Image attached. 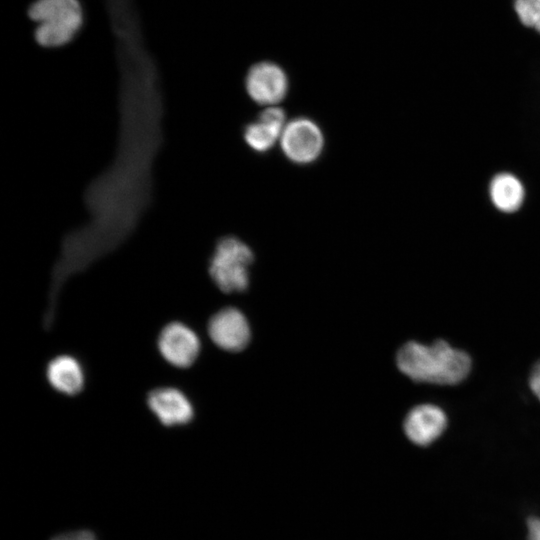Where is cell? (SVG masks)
Masks as SVG:
<instances>
[{
  "label": "cell",
  "mask_w": 540,
  "mask_h": 540,
  "mask_svg": "<svg viewBox=\"0 0 540 540\" xmlns=\"http://www.w3.org/2000/svg\"><path fill=\"white\" fill-rule=\"evenodd\" d=\"M119 131L109 166L87 186V221L70 231L53 266L50 292L60 294L72 275L117 249L150 205L153 166L163 141V100L157 66L143 40L116 45Z\"/></svg>",
  "instance_id": "obj_1"
},
{
  "label": "cell",
  "mask_w": 540,
  "mask_h": 540,
  "mask_svg": "<svg viewBox=\"0 0 540 540\" xmlns=\"http://www.w3.org/2000/svg\"><path fill=\"white\" fill-rule=\"evenodd\" d=\"M397 366L402 373L417 382L452 385L469 373V356L438 340L432 345L408 342L397 353Z\"/></svg>",
  "instance_id": "obj_2"
},
{
  "label": "cell",
  "mask_w": 540,
  "mask_h": 540,
  "mask_svg": "<svg viewBox=\"0 0 540 540\" xmlns=\"http://www.w3.org/2000/svg\"><path fill=\"white\" fill-rule=\"evenodd\" d=\"M34 41L47 49L70 44L84 28L86 13L81 0H34L26 10Z\"/></svg>",
  "instance_id": "obj_3"
},
{
  "label": "cell",
  "mask_w": 540,
  "mask_h": 540,
  "mask_svg": "<svg viewBox=\"0 0 540 540\" xmlns=\"http://www.w3.org/2000/svg\"><path fill=\"white\" fill-rule=\"evenodd\" d=\"M252 261L253 253L244 242L233 236L224 237L216 244L209 274L221 291L240 292L248 286V268Z\"/></svg>",
  "instance_id": "obj_4"
},
{
  "label": "cell",
  "mask_w": 540,
  "mask_h": 540,
  "mask_svg": "<svg viewBox=\"0 0 540 540\" xmlns=\"http://www.w3.org/2000/svg\"><path fill=\"white\" fill-rule=\"evenodd\" d=\"M323 144V134L318 125L304 117L290 121L281 134L285 156L297 164L315 161L321 154Z\"/></svg>",
  "instance_id": "obj_5"
},
{
  "label": "cell",
  "mask_w": 540,
  "mask_h": 540,
  "mask_svg": "<svg viewBox=\"0 0 540 540\" xmlns=\"http://www.w3.org/2000/svg\"><path fill=\"white\" fill-rule=\"evenodd\" d=\"M157 345L162 357L178 368L191 366L200 352L198 336L189 327L179 322L169 323L162 329Z\"/></svg>",
  "instance_id": "obj_6"
},
{
  "label": "cell",
  "mask_w": 540,
  "mask_h": 540,
  "mask_svg": "<svg viewBox=\"0 0 540 540\" xmlns=\"http://www.w3.org/2000/svg\"><path fill=\"white\" fill-rule=\"evenodd\" d=\"M249 96L259 104H276L287 94L288 79L281 67L272 62L253 65L246 76Z\"/></svg>",
  "instance_id": "obj_7"
},
{
  "label": "cell",
  "mask_w": 540,
  "mask_h": 540,
  "mask_svg": "<svg viewBox=\"0 0 540 540\" xmlns=\"http://www.w3.org/2000/svg\"><path fill=\"white\" fill-rule=\"evenodd\" d=\"M208 333L215 345L230 352L244 349L250 340L247 319L232 307L224 308L210 318Z\"/></svg>",
  "instance_id": "obj_8"
},
{
  "label": "cell",
  "mask_w": 540,
  "mask_h": 540,
  "mask_svg": "<svg viewBox=\"0 0 540 540\" xmlns=\"http://www.w3.org/2000/svg\"><path fill=\"white\" fill-rule=\"evenodd\" d=\"M147 405L165 426L187 424L194 415L189 399L183 392L172 387L151 390L147 396Z\"/></svg>",
  "instance_id": "obj_9"
},
{
  "label": "cell",
  "mask_w": 540,
  "mask_h": 540,
  "mask_svg": "<svg viewBox=\"0 0 540 540\" xmlns=\"http://www.w3.org/2000/svg\"><path fill=\"white\" fill-rule=\"evenodd\" d=\"M446 425L447 418L441 408L422 404L409 411L404 421V431L410 441L426 446L443 433Z\"/></svg>",
  "instance_id": "obj_10"
},
{
  "label": "cell",
  "mask_w": 540,
  "mask_h": 540,
  "mask_svg": "<svg viewBox=\"0 0 540 540\" xmlns=\"http://www.w3.org/2000/svg\"><path fill=\"white\" fill-rule=\"evenodd\" d=\"M46 375L49 384L62 394L73 396L83 389V370L72 356L61 355L52 359L47 365Z\"/></svg>",
  "instance_id": "obj_11"
},
{
  "label": "cell",
  "mask_w": 540,
  "mask_h": 540,
  "mask_svg": "<svg viewBox=\"0 0 540 540\" xmlns=\"http://www.w3.org/2000/svg\"><path fill=\"white\" fill-rule=\"evenodd\" d=\"M488 192L493 206L503 213L518 211L525 199L522 182L509 172L494 175L489 183Z\"/></svg>",
  "instance_id": "obj_12"
},
{
  "label": "cell",
  "mask_w": 540,
  "mask_h": 540,
  "mask_svg": "<svg viewBox=\"0 0 540 540\" xmlns=\"http://www.w3.org/2000/svg\"><path fill=\"white\" fill-rule=\"evenodd\" d=\"M284 123L263 113L256 122L245 127L244 139L256 152H266L275 144L284 130Z\"/></svg>",
  "instance_id": "obj_13"
},
{
  "label": "cell",
  "mask_w": 540,
  "mask_h": 540,
  "mask_svg": "<svg viewBox=\"0 0 540 540\" xmlns=\"http://www.w3.org/2000/svg\"><path fill=\"white\" fill-rule=\"evenodd\" d=\"M514 6L521 22L540 32V0H515Z\"/></svg>",
  "instance_id": "obj_14"
},
{
  "label": "cell",
  "mask_w": 540,
  "mask_h": 540,
  "mask_svg": "<svg viewBox=\"0 0 540 540\" xmlns=\"http://www.w3.org/2000/svg\"><path fill=\"white\" fill-rule=\"evenodd\" d=\"M52 540H96V538L90 531L80 530L60 534Z\"/></svg>",
  "instance_id": "obj_15"
},
{
  "label": "cell",
  "mask_w": 540,
  "mask_h": 540,
  "mask_svg": "<svg viewBox=\"0 0 540 540\" xmlns=\"http://www.w3.org/2000/svg\"><path fill=\"white\" fill-rule=\"evenodd\" d=\"M530 387L533 393L540 400V362H538L530 376Z\"/></svg>",
  "instance_id": "obj_16"
},
{
  "label": "cell",
  "mask_w": 540,
  "mask_h": 540,
  "mask_svg": "<svg viewBox=\"0 0 540 540\" xmlns=\"http://www.w3.org/2000/svg\"><path fill=\"white\" fill-rule=\"evenodd\" d=\"M528 540H540V518L529 519Z\"/></svg>",
  "instance_id": "obj_17"
}]
</instances>
